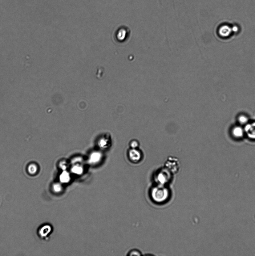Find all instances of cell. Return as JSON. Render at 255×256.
I'll list each match as a JSON object with an SVG mask.
<instances>
[{"label": "cell", "mask_w": 255, "mask_h": 256, "mask_svg": "<svg viewBox=\"0 0 255 256\" xmlns=\"http://www.w3.org/2000/svg\"></svg>", "instance_id": "cell-19"}, {"label": "cell", "mask_w": 255, "mask_h": 256, "mask_svg": "<svg viewBox=\"0 0 255 256\" xmlns=\"http://www.w3.org/2000/svg\"><path fill=\"white\" fill-rule=\"evenodd\" d=\"M140 143L138 140H134L131 142L130 145L132 149H139Z\"/></svg>", "instance_id": "cell-11"}, {"label": "cell", "mask_w": 255, "mask_h": 256, "mask_svg": "<svg viewBox=\"0 0 255 256\" xmlns=\"http://www.w3.org/2000/svg\"><path fill=\"white\" fill-rule=\"evenodd\" d=\"M244 131L248 137L251 139H255V122L246 124Z\"/></svg>", "instance_id": "cell-5"}, {"label": "cell", "mask_w": 255, "mask_h": 256, "mask_svg": "<svg viewBox=\"0 0 255 256\" xmlns=\"http://www.w3.org/2000/svg\"><path fill=\"white\" fill-rule=\"evenodd\" d=\"M232 32V28L227 25H224L220 28L219 34L222 36L227 37L229 36Z\"/></svg>", "instance_id": "cell-6"}, {"label": "cell", "mask_w": 255, "mask_h": 256, "mask_svg": "<svg viewBox=\"0 0 255 256\" xmlns=\"http://www.w3.org/2000/svg\"><path fill=\"white\" fill-rule=\"evenodd\" d=\"M238 120L239 122L241 124H246L248 122V119L245 115H241V116L239 117Z\"/></svg>", "instance_id": "cell-12"}, {"label": "cell", "mask_w": 255, "mask_h": 256, "mask_svg": "<svg viewBox=\"0 0 255 256\" xmlns=\"http://www.w3.org/2000/svg\"><path fill=\"white\" fill-rule=\"evenodd\" d=\"M142 255L141 252L139 250H134L130 252V255L141 256Z\"/></svg>", "instance_id": "cell-13"}, {"label": "cell", "mask_w": 255, "mask_h": 256, "mask_svg": "<svg viewBox=\"0 0 255 256\" xmlns=\"http://www.w3.org/2000/svg\"><path fill=\"white\" fill-rule=\"evenodd\" d=\"M107 141L106 140L103 139L101 140L99 144L101 147H103L107 145Z\"/></svg>", "instance_id": "cell-16"}, {"label": "cell", "mask_w": 255, "mask_h": 256, "mask_svg": "<svg viewBox=\"0 0 255 256\" xmlns=\"http://www.w3.org/2000/svg\"><path fill=\"white\" fill-rule=\"evenodd\" d=\"M232 31L237 32L238 31V28L237 26H234L232 28Z\"/></svg>", "instance_id": "cell-17"}, {"label": "cell", "mask_w": 255, "mask_h": 256, "mask_svg": "<svg viewBox=\"0 0 255 256\" xmlns=\"http://www.w3.org/2000/svg\"><path fill=\"white\" fill-rule=\"evenodd\" d=\"M51 230V228L48 225L44 226L40 231V234L42 237H45L48 234Z\"/></svg>", "instance_id": "cell-8"}, {"label": "cell", "mask_w": 255, "mask_h": 256, "mask_svg": "<svg viewBox=\"0 0 255 256\" xmlns=\"http://www.w3.org/2000/svg\"><path fill=\"white\" fill-rule=\"evenodd\" d=\"M129 156L132 162L137 163L141 160L142 154L139 149H132L129 152Z\"/></svg>", "instance_id": "cell-4"}, {"label": "cell", "mask_w": 255, "mask_h": 256, "mask_svg": "<svg viewBox=\"0 0 255 256\" xmlns=\"http://www.w3.org/2000/svg\"><path fill=\"white\" fill-rule=\"evenodd\" d=\"M69 175L66 172H64L60 176L61 180L62 181H65L69 179Z\"/></svg>", "instance_id": "cell-14"}, {"label": "cell", "mask_w": 255, "mask_h": 256, "mask_svg": "<svg viewBox=\"0 0 255 256\" xmlns=\"http://www.w3.org/2000/svg\"><path fill=\"white\" fill-rule=\"evenodd\" d=\"M151 193L152 199L157 203L165 202L170 195V192L166 185H157L152 189Z\"/></svg>", "instance_id": "cell-1"}, {"label": "cell", "mask_w": 255, "mask_h": 256, "mask_svg": "<svg viewBox=\"0 0 255 256\" xmlns=\"http://www.w3.org/2000/svg\"><path fill=\"white\" fill-rule=\"evenodd\" d=\"M28 170L29 173L31 174H34L37 171V166L34 164H30L28 166Z\"/></svg>", "instance_id": "cell-10"}, {"label": "cell", "mask_w": 255, "mask_h": 256, "mask_svg": "<svg viewBox=\"0 0 255 256\" xmlns=\"http://www.w3.org/2000/svg\"><path fill=\"white\" fill-rule=\"evenodd\" d=\"M60 187L58 185H56L54 186V189L56 191H59L60 189Z\"/></svg>", "instance_id": "cell-18"}, {"label": "cell", "mask_w": 255, "mask_h": 256, "mask_svg": "<svg viewBox=\"0 0 255 256\" xmlns=\"http://www.w3.org/2000/svg\"><path fill=\"white\" fill-rule=\"evenodd\" d=\"M244 132V129L240 127H236L232 130V134L236 138H240L243 136Z\"/></svg>", "instance_id": "cell-7"}, {"label": "cell", "mask_w": 255, "mask_h": 256, "mask_svg": "<svg viewBox=\"0 0 255 256\" xmlns=\"http://www.w3.org/2000/svg\"><path fill=\"white\" fill-rule=\"evenodd\" d=\"M168 170L165 168L158 173L155 178V180L157 185H166L169 182H170L172 179V175Z\"/></svg>", "instance_id": "cell-2"}, {"label": "cell", "mask_w": 255, "mask_h": 256, "mask_svg": "<svg viewBox=\"0 0 255 256\" xmlns=\"http://www.w3.org/2000/svg\"><path fill=\"white\" fill-rule=\"evenodd\" d=\"M166 169L170 172L172 174H176L179 170L180 164L177 158L173 157H169L165 163Z\"/></svg>", "instance_id": "cell-3"}, {"label": "cell", "mask_w": 255, "mask_h": 256, "mask_svg": "<svg viewBox=\"0 0 255 256\" xmlns=\"http://www.w3.org/2000/svg\"><path fill=\"white\" fill-rule=\"evenodd\" d=\"M72 171L74 173L79 174L82 172V171H83V169H82L81 167H80V166H75L73 168Z\"/></svg>", "instance_id": "cell-15"}, {"label": "cell", "mask_w": 255, "mask_h": 256, "mask_svg": "<svg viewBox=\"0 0 255 256\" xmlns=\"http://www.w3.org/2000/svg\"><path fill=\"white\" fill-rule=\"evenodd\" d=\"M101 157L100 154L98 153H95L92 154L90 160L91 162H98L100 159Z\"/></svg>", "instance_id": "cell-9"}]
</instances>
